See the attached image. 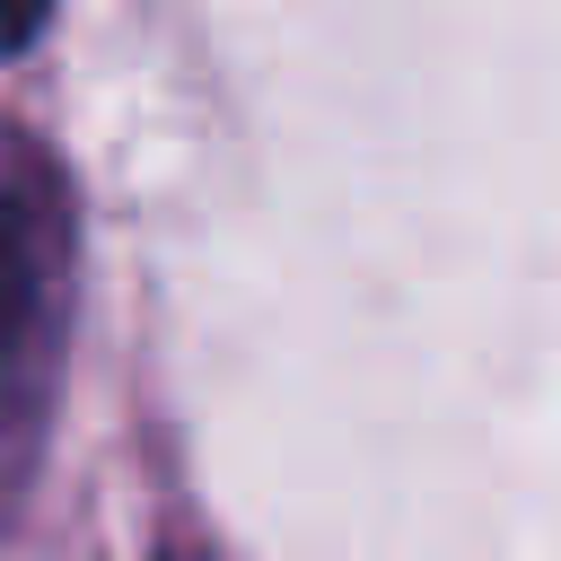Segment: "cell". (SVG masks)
<instances>
[{"instance_id": "cell-1", "label": "cell", "mask_w": 561, "mask_h": 561, "mask_svg": "<svg viewBox=\"0 0 561 561\" xmlns=\"http://www.w3.org/2000/svg\"><path fill=\"white\" fill-rule=\"evenodd\" d=\"M18 307H26V289H18V228H9V202H0V368H9V342H18Z\"/></svg>"}, {"instance_id": "cell-2", "label": "cell", "mask_w": 561, "mask_h": 561, "mask_svg": "<svg viewBox=\"0 0 561 561\" xmlns=\"http://www.w3.org/2000/svg\"><path fill=\"white\" fill-rule=\"evenodd\" d=\"M44 9H53V0H0V61L44 35Z\"/></svg>"}]
</instances>
